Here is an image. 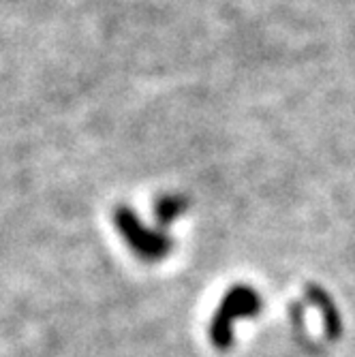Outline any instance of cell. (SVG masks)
<instances>
[{
	"label": "cell",
	"instance_id": "1",
	"mask_svg": "<svg viewBox=\"0 0 355 357\" xmlns=\"http://www.w3.org/2000/svg\"><path fill=\"white\" fill-rule=\"evenodd\" d=\"M264 300L259 291L250 284H236L222 296L216 312L210 321V342L225 351L234 344V332L238 319H252L262 312Z\"/></svg>",
	"mask_w": 355,
	"mask_h": 357
},
{
	"label": "cell",
	"instance_id": "2",
	"mask_svg": "<svg viewBox=\"0 0 355 357\" xmlns=\"http://www.w3.org/2000/svg\"><path fill=\"white\" fill-rule=\"evenodd\" d=\"M114 225L128 248L144 261H163L174 248L172 238L163 229H154V227L146 225L139 214L128 206H118L114 210Z\"/></svg>",
	"mask_w": 355,
	"mask_h": 357
},
{
	"label": "cell",
	"instance_id": "3",
	"mask_svg": "<svg viewBox=\"0 0 355 357\" xmlns=\"http://www.w3.org/2000/svg\"><path fill=\"white\" fill-rule=\"evenodd\" d=\"M306 298L308 302L321 312V319H324V328L330 340H336L342 334V317L334 304V300L330 298V294L319 284H308L306 287Z\"/></svg>",
	"mask_w": 355,
	"mask_h": 357
},
{
	"label": "cell",
	"instance_id": "4",
	"mask_svg": "<svg viewBox=\"0 0 355 357\" xmlns=\"http://www.w3.org/2000/svg\"><path fill=\"white\" fill-rule=\"evenodd\" d=\"M188 210V199L178 192H167L163 197H158L154 204V218L158 227H169L178 218H182Z\"/></svg>",
	"mask_w": 355,
	"mask_h": 357
}]
</instances>
